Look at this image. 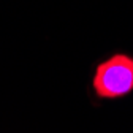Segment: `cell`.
<instances>
[{"label":"cell","instance_id":"cell-1","mask_svg":"<svg viewBox=\"0 0 133 133\" xmlns=\"http://www.w3.org/2000/svg\"><path fill=\"white\" fill-rule=\"evenodd\" d=\"M100 100H121L133 92V56L116 52L95 65L90 81Z\"/></svg>","mask_w":133,"mask_h":133}]
</instances>
